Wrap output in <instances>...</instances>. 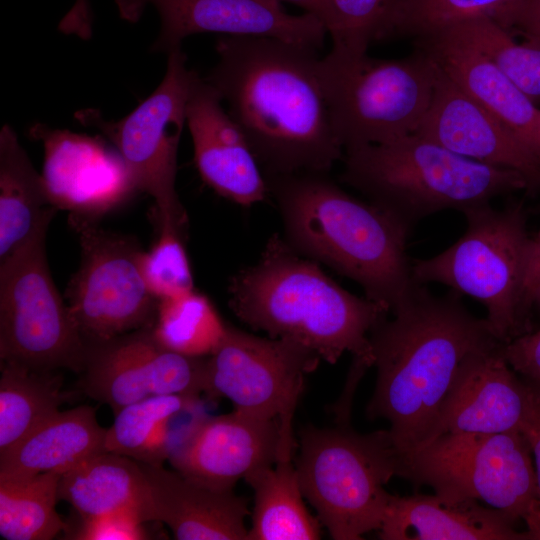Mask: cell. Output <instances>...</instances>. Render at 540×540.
<instances>
[{"instance_id":"6da1fadb","label":"cell","mask_w":540,"mask_h":540,"mask_svg":"<svg viewBox=\"0 0 540 540\" xmlns=\"http://www.w3.org/2000/svg\"><path fill=\"white\" fill-rule=\"evenodd\" d=\"M204 78L244 133L265 177L328 173L344 149L331 125L317 50L271 37L221 36Z\"/></svg>"},{"instance_id":"7a4b0ae2","label":"cell","mask_w":540,"mask_h":540,"mask_svg":"<svg viewBox=\"0 0 540 540\" xmlns=\"http://www.w3.org/2000/svg\"><path fill=\"white\" fill-rule=\"evenodd\" d=\"M390 315L370 334L377 378L366 413L389 422L394 446L404 455L428 441L466 362L503 343L452 290L436 296L421 285Z\"/></svg>"},{"instance_id":"3957f363","label":"cell","mask_w":540,"mask_h":540,"mask_svg":"<svg viewBox=\"0 0 540 540\" xmlns=\"http://www.w3.org/2000/svg\"><path fill=\"white\" fill-rule=\"evenodd\" d=\"M283 239L299 254L356 282L389 313L407 302L416 282L407 242L412 229L374 203L350 195L327 173L265 177Z\"/></svg>"},{"instance_id":"277c9868","label":"cell","mask_w":540,"mask_h":540,"mask_svg":"<svg viewBox=\"0 0 540 540\" xmlns=\"http://www.w3.org/2000/svg\"><path fill=\"white\" fill-rule=\"evenodd\" d=\"M229 295L233 313L254 330L296 342L330 364L350 353L364 369L373 366L370 334L390 314L341 287L279 234L231 278Z\"/></svg>"},{"instance_id":"5b68a950","label":"cell","mask_w":540,"mask_h":540,"mask_svg":"<svg viewBox=\"0 0 540 540\" xmlns=\"http://www.w3.org/2000/svg\"><path fill=\"white\" fill-rule=\"evenodd\" d=\"M342 160L344 183L411 228L437 212L464 213L528 188L517 171L467 159L417 133L345 149Z\"/></svg>"},{"instance_id":"8992f818","label":"cell","mask_w":540,"mask_h":540,"mask_svg":"<svg viewBox=\"0 0 540 540\" xmlns=\"http://www.w3.org/2000/svg\"><path fill=\"white\" fill-rule=\"evenodd\" d=\"M399 453L389 430L359 433L340 417L335 427L305 426L295 458L300 487L335 540H358L379 530L397 476Z\"/></svg>"},{"instance_id":"52a82bcc","label":"cell","mask_w":540,"mask_h":540,"mask_svg":"<svg viewBox=\"0 0 540 540\" xmlns=\"http://www.w3.org/2000/svg\"><path fill=\"white\" fill-rule=\"evenodd\" d=\"M464 234L441 253L412 262L417 283H439L479 301L495 336L507 343L525 334L524 284L531 238L519 205L491 204L463 213Z\"/></svg>"},{"instance_id":"ba28073f","label":"cell","mask_w":540,"mask_h":540,"mask_svg":"<svg viewBox=\"0 0 540 540\" xmlns=\"http://www.w3.org/2000/svg\"><path fill=\"white\" fill-rule=\"evenodd\" d=\"M318 75L334 133L343 149L415 133L430 105L437 66L420 50L403 59L330 51Z\"/></svg>"},{"instance_id":"9c48e42d","label":"cell","mask_w":540,"mask_h":540,"mask_svg":"<svg viewBox=\"0 0 540 540\" xmlns=\"http://www.w3.org/2000/svg\"><path fill=\"white\" fill-rule=\"evenodd\" d=\"M398 477L451 499H475L514 523L539 499L532 452L522 432L442 434L399 455Z\"/></svg>"},{"instance_id":"30bf717a","label":"cell","mask_w":540,"mask_h":540,"mask_svg":"<svg viewBox=\"0 0 540 540\" xmlns=\"http://www.w3.org/2000/svg\"><path fill=\"white\" fill-rule=\"evenodd\" d=\"M48 227L0 260V360L80 373L87 344L51 276Z\"/></svg>"},{"instance_id":"8fae6325","label":"cell","mask_w":540,"mask_h":540,"mask_svg":"<svg viewBox=\"0 0 540 540\" xmlns=\"http://www.w3.org/2000/svg\"><path fill=\"white\" fill-rule=\"evenodd\" d=\"M195 71L186 67L181 48L168 54L166 73L154 92L118 121L104 120L99 111L81 110L76 118L100 130L119 151L139 191L149 194L161 227L179 231L186 221L176 192L177 152Z\"/></svg>"},{"instance_id":"7c38bea8","label":"cell","mask_w":540,"mask_h":540,"mask_svg":"<svg viewBox=\"0 0 540 540\" xmlns=\"http://www.w3.org/2000/svg\"><path fill=\"white\" fill-rule=\"evenodd\" d=\"M96 221L69 215V224L78 234L81 261L65 300L86 344L152 325L159 302L143 279V251L138 243L101 228Z\"/></svg>"},{"instance_id":"4fadbf2b","label":"cell","mask_w":540,"mask_h":540,"mask_svg":"<svg viewBox=\"0 0 540 540\" xmlns=\"http://www.w3.org/2000/svg\"><path fill=\"white\" fill-rule=\"evenodd\" d=\"M320 361L318 354L296 342L227 325L222 342L206 358L204 393L210 399L230 400L235 410L277 420L280 445H294V413L306 375Z\"/></svg>"},{"instance_id":"5bb4252c","label":"cell","mask_w":540,"mask_h":540,"mask_svg":"<svg viewBox=\"0 0 540 540\" xmlns=\"http://www.w3.org/2000/svg\"><path fill=\"white\" fill-rule=\"evenodd\" d=\"M152 325L87 344L80 386L113 414L152 396L204 393L207 357L165 348L153 336Z\"/></svg>"},{"instance_id":"9a60e30c","label":"cell","mask_w":540,"mask_h":540,"mask_svg":"<svg viewBox=\"0 0 540 540\" xmlns=\"http://www.w3.org/2000/svg\"><path fill=\"white\" fill-rule=\"evenodd\" d=\"M119 15L129 22L153 7L160 32L153 49L167 55L193 34L271 37L319 50L327 35L322 21L311 13L291 15L276 0H115Z\"/></svg>"},{"instance_id":"2e32d148","label":"cell","mask_w":540,"mask_h":540,"mask_svg":"<svg viewBox=\"0 0 540 540\" xmlns=\"http://www.w3.org/2000/svg\"><path fill=\"white\" fill-rule=\"evenodd\" d=\"M44 148L42 178L52 205L97 220L139 191L123 157L100 137L36 124Z\"/></svg>"},{"instance_id":"e0dca14e","label":"cell","mask_w":540,"mask_h":540,"mask_svg":"<svg viewBox=\"0 0 540 540\" xmlns=\"http://www.w3.org/2000/svg\"><path fill=\"white\" fill-rule=\"evenodd\" d=\"M415 133L467 159L517 171L528 188L540 185V158L438 67L430 105Z\"/></svg>"},{"instance_id":"ac0fdd59","label":"cell","mask_w":540,"mask_h":540,"mask_svg":"<svg viewBox=\"0 0 540 540\" xmlns=\"http://www.w3.org/2000/svg\"><path fill=\"white\" fill-rule=\"evenodd\" d=\"M215 88L196 72L186 108L194 161L202 180L222 197L249 207L269 190L263 171Z\"/></svg>"},{"instance_id":"d6986e66","label":"cell","mask_w":540,"mask_h":540,"mask_svg":"<svg viewBox=\"0 0 540 540\" xmlns=\"http://www.w3.org/2000/svg\"><path fill=\"white\" fill-rule=\"evenodd\" d=\"M279 439L277 420L234 409L203 418L168 460L188 479L218 489H233L238 480L275 464Z\"/></svg>"},{"instance_id":"ffe728a7","label":"cell","mask_w":540,"mask_h":540,"mask_svg":"<svg viewBox=\"0 0 540 540\" xmlns=\"http://www.w3.org/2000/svg\"><path fill=\"white\" fill-rule=\"evenodd\" d=\"M501 346L478 353L466 362L427 442L447 433L521 432L534 390L515 375L500 352Z\"/></svg>"},{"instance_id":"44dd1931","label":"cell","mask_w":540,"mask_h":540,"mask_svg":"<svg viewBox=\"0 0 540 540\" xmlns=\"http://www.w3.org/2000/svg\"><path fill=\"white\" fill-rule=\"evenodd\" d=\"M152 495L155 522L178 540H248L247 500L233 489L188 479L163 464L142 462Z\"/></svg>"},{"instance_id":"7402d4cb","label":"cell","mask_w":540,"mask_h":540,"mask_svg":"<svg viewBox=\"0 0 540 540\" xmlns=\"http://www.w3.org/2000/svg\"><path fill=\"white\" fill-rule=\"evenodd\" d=\"M417 43L452 82L506 124L540 158V109L492 60L443 32Z\"/></svg>"},{"instance_id":"603a6c76","label":"cell","mask_w":540,"mask_h":540,"mask_svg":"<svg viewBox=\"0 0 540 540\" xmlns=\"http://www.w3.org/2000/svg\"><path fill=\"white\" fill-rule=\"evenodd\" d=\"M383 540H523L504 513L475 499L392 495L378 530Z\"/></svg>"},{"instance_id":"cb8c5ba5","label":"cell","mask_w":540,"mask_h":540,"mask_svg":"<svg viewBox=\"0 0 540 540\" xmlns=\"http://www.w3.org/2000/svg\"><path fill=\"white\" fill-rule=\"evenodd\" d=\"M59 499L83 519L123 512L145 523L155 521L142 462L114 452L98 453L62 473Z\"/></svg>"},{"instance_id":"d4e9b609","label":"cell","mask_w":540,"mask_h":540,"mask_svg":"<svg viewBox=\"0 0 540 540\" xmlns=\"http://www.w3.org/2000/svg\"><path fill=\"white\" fill-rule=\"evenodd\" d=\"M106 431L89 405L60 410L0 454V479H26L52 471L62 474L104 452Z\"/></svg>"},{"instance_id":"484cf974","label":"cell","mask_w":540,"mask_h":540,"mask_svg":"<svg viewBox=\"0 0 540 540\" xmlns=\"http://www.w3.org/2000/svg\"><path fill=\"white\" fill-rule=\"evenodd\" d=\"M57 210L15 131L4 125L0 131V260L50 225Z\"/></svg>"},{"instance_id":"4316f807","label":"cell","mask_w":540,"mask_h":540,"mask_svg":"<svg viewBox=\"0 0 540 540\" xmlns=\"http://www.w3.org/2000/svg\"><path fill=\"white\" fill-rule=\"evenodd\" d=\"M244 480L254 493L248 540L320 539L321 523L304 503L292 457L280 458Z\"/></svg>"},{"instance_id":"83f0119b","label":"cell","mask_w":540,"mask_h":540,"mask_svg":"<svg viewBox=\"0 0 540 540\" xmlns=\"http://www.w3.org/2000/svg\"><path fill=\"white\" fill-rule=\"evenodd\" d=\"M56 370L1 361L0 454L52 417L65 401Z\"/></svg>"},{"instance_id":"f1b7e54d","label":"cell","mask_w":540,"mask_h":540,"mask_svg":"<svg viewBox=\"0 0 540 540\" xmlns=\"http://www.w3.org/2000/svg\"><path fill=\"white\" fill-rule=\"evenodd\" d=\"M58 472L0 479V535L7 540H50L67 529L56 510Z\"/></svg>"},{"instance_id":"f546056e","label":"cell","mask_w":540,"mask_h":540,"mask_svg":"<svg viewBox=\"0 0 540 540\" xmlns=\"http://www.w3.org/2000/svg\"><path fill=\"white\" fill-rule=\"evenodd\" d=\"M211 301L193 290L159 300L152 333L165 348L189 357H208L222 342L226 330Z\"/></svg>"},{"instance_id":"4dcf8cb0","label":"cell","mask_w":540,"mask_h":540,"mask_svg":"<svg viewBox=\"0 0 540 540\" xmlns=\"http://www.w3.org/2000/svg\"><path fill=\"white\" fill-rule=\"evenodd\" d=\"M523 0H397L381 25L376 40L428 38L451 26L478 17L499 19Z\"/></svg>"},{"instance_id":"1f68e13d","label":"cell","mask_w":540,"mask_h":540,"mask_svg":"<svg viewBox=\"0 0 540 540\" xmlns=\"http://www.w3.org/2000/svg\"><path fill=\"white\" fill-rule=\"evenodd\" d=\"M441 32L486 55L533 102L540 99L539 45L516 42L510 31L490 17L474 18Z\"/></svg>"},{"instance_id":"d6a6232c","label":"cell","mask_w":540,"mask_h":540,"mask_svg":"<svg viewBox=\"0 0 540 540\" xmlns=\"http://www.w3.org/2000/svg\"><path fill=\"white\" fill-rule=\"evenodd\" d=\"M199 400V395H157L129 404L114 414L104 449L143 462L163 422Z\"/></svg>"},{"instance_id":"836d02e7","label":"cell","mask_w":540,"mask_h":540,"mask_svg":"<svg viewBox=\"0 0 540 540\" xmlns=\"http://www.w3.org/2000/svg\"><path fill=\"white\" fill-rule=\"evenodd\" d=\"M397 0H320L319 19L332 40V52L366 54Z\"/></svg>"},{"instance_id":"e575fe53","label":"cell","mask_w":540,"mask_h":540,"mask_svg":"<svg viewBox=\"0 0 540 540\" xmlns=\"http://www.w3.org/2000/svg\"><path fill=\"white\" fill-rule=\"evenodd\" d=\"M140 269L147 288L158 301L195 290L181 231L175 228L161 227L156 243L142 252Z\"/></svg>"},{"instance_id":"d590c367","label":"cell","mask_w":540,"mask_h":540,"mask_svg":"<svg viewBox=\"0 0 540 540\" xmlns=\"http://www.w3.org/2000/svg\"><path fill=\"white\" fill-rule=\"evenodd\" d=\"M145 522L129 513H112L83 519L70 534L77 540H142L149 538Z\"/></svg>"},{"instance_id":"8d00e7d4","label":"cell","mask_w":540,"mask_h":540,"mask_svg":"<svg viewBox=\"0 0 540 540\" xmlns=\"http://www.w3.org/2000/svg\"><path fill=\"white\" fill-rule=\"evenodd\" d=\"M500 352L514 371L527 378L528 383L540 384V330L503 343Z\"/></svg>"},{"instance_id":"74e56055","label":"cell","mask_w":540,"mask_h":540,"mask_svg":"<svg viewBox=\"0 0 540 540\" xmlns=\"http://www.w3.org/2000/svg\"><path fill=\"white\" fill-rule=\"evenodd\" d=\"M533 390V401L521 432L528 441L534 458L539 499L523 519L528 527L529 539H540V393L534 388Z\"/></svg>"},{"instance_id":"f35d334b","label":"cell","mask_w":540,"mask_h":540,"mask_svg":"<svg viewBox=\"0 0 540 540\" xmlns=\"http://www.w3.org/2000/svg\"><path fill=\"white\" fill-rule=\"evenodd\" d=\"M495 21L510 32H520L529 42L540 46V0H523Z\"/></svg>"},{"instance_id":"ab89813d","label":"cell","mask_w":540,"mask_h":540,"mask_svg":"<svg viewBox=\"0 0 540 540\" xmlns=\"http://www.w3.org/2000/svg\"><path fill=\"white\" fill-rule=\"evenodd\" d=\"M93 14L89 0H75L59 23V30L87 40L92 36Z\"/></svg>"},{"instance_id":"60d3db41","label":"cell","mask_w":540,"mask_h":540,"mask_svg":"<svg viewBox=\"0 0 540 540\" xmlns=\"http://www.w3.org/2000/svg\"><path fill=\"white\" fill-rule=\"evenodd\" d=\"M540 284V231L534 238H531L526 275H525V298L527 304H530V299L535 288Z\"/></svg>"},{"instance_id":"b9f144b4","label":"cell","mask_w":540,"mask_h":540,"mask_svg":"<svg viewBox=\"0 0 540 540\" xmlns=\"http://www.w3.org/2000/svg\"><path fill=\"white\" fill-rule=\"evenodd\" d=\"M278 2H289L300 8H302L306 13L314 14L319 18L320 12V0H276Z\"/></svg>"},{"instance_id":"7bdbcfd3","label":"cell","mask_w":540,"mask_h":540,"mask_svg":"<svg viewBox=\"0 0 540 540\" xmlns=\"http://www.w3.org/2000/svg\"><path fill=\"white\" fill-rule=\"evenodd\" d=\"M530 302L531 303L534 302V303H536L537 305L540 306V284L533 291V293L531 295Z\"/></svg>"},{"instance_id":"ee69618b","label":"cell","mask_w":540,"mask_h":540,"mask_svg":"<svg viewBox=\"0 0 540 540\" xmlns=\"http://www.w3.org/2000/svg\"><path fill=\"white\" fill-rule=\"evenodd\" d=\"M530 384V383H529ZM536 391L540 393V384H530Z\"/></svg>"},{"instance_id":"f6af8a7d","label":"cell","mask_w":540,"mask_h":540,"mask_svg":"<svg viewBox=\"0 0 540 540\" xmlns=\"http://www.w3.org/2000/svg\"><path fill=\"white\" fill-rule=\"evenodd\" d=\"M538 138H539V149H540V115H539V122H538Z\"/></svg>"}]
</instances>
